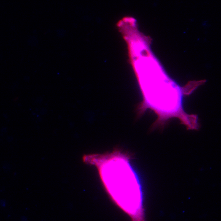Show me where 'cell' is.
Listing matches in <instances>:
<instances>
[{
  "mask_svg": "<svg viewBox=\"0 0 221 221\" xmlns=\"http://www.w3.org/2000/svg\"><path fill=\"white\" fill-rule=\"evenodd\" d=\"M128 47L130 57L143 95L138 113L150 109L157 115L153 128L163 127L169 119H178L188 130L198 128L196 115L184 109L183 97L201 84L193 82L181 87L172 79L151 48L152 39L138 30L136 20L127 17L118 23Z\"/></svg>",
  "mask_w": 221,
  "mask_h": 221,
  "instance_id": "1",
  "label": "cell"
},
{
  "mask_svg": "<svg viewBox=\"0 0 221 221\" xmlns=\"http://www.w3.org/2000/svg\"><path fill=\"white\" fill-rule=\"evenodd\" d=\"M130 156L115 149L84 155L85 164L95 166L107 192L132 221H145L142 186L131 165Z\"/></svg>",
  "mask_w": 221,
  "mask_h": 221,
  "instance_id": "2",
  "label": "cell"
}]
</instances>
